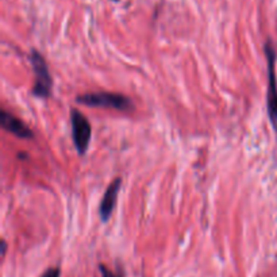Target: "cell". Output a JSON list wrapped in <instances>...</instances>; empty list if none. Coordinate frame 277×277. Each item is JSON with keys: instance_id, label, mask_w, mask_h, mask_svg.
Listing matches in <instances>:
<instances>
[{"instance_id": "1", "label": "cell", "mask_w": 277, "mask_h": 277, "mask_svg": "<svg viewBox=\"0 0 277 277\" xmlns=\"http://www.w3.org/2000/svg\"><path fill=\"white\" fill-rule=\"evenodd\" d=\"M79 104L100 109H113L118 111H129L133 109V103L127 96L115 92H88L76 98Z\"/></svg>"}, {"instance_id": "2", "label": "cell", "mask_w": 277, "mask_h": 277, "mask_svg": "<svg viewBox=\"0 0 277 277\" xmlns=\"http://www.w3.org/2000/svg\"><path fill=\"white\" fill-rule=\"evenodd\" d=\"M30 62L35 76L31 92L35 98L49 99L53 94V79L45 58L38 50L33 49L30 52Z\"/></svg>"}, {"instance_id": "3", "label": "cell", "mask_w": 277, "mask_h": 277, "mask_svg": "<svg viewBox=\"0 0 277 277\" xmlns=\"http://www.w3.org/2000/svg\"><path fill=\"white\" fill-rule=\"evenodd\" d=\"M265 56L268 62V94H266V109L270 124L277 133V79H276V53L272 42L268 41L265 45Z\"/></svg>"}, {"instance_id": "4", "label": "cell", "mask_w": 277, "mask_h": 277, "mask_svg": "<svg viewBox=\"0 0 277 277\" xmlns=\"http://www.w3.org/2000/svg\"><path fill=\"white\" fill-rule=\"evenodd\" d=\"M71 126H72V138L75 143L76 150L79 154H86L90 146L91 137H92V129H91L90 120L86 115L77 109L71 110Z\"/></svg>"}, {"instance_id": "5", "label": "cell", "mask_w": 277, "mask_h": 277, "mask_svg": "<svg viewBox=\"0 0 277 277\" xmlns=\"http://www.w3.org/2000/svg\"><path fill=\"white\" fill-rule=\"evenodd\" d=\"M120 187H122V179L116 177L113 183L110 184L109 188L105 189L104 196L100 202V207H99V217H100L101 222H109L111 215H113Z\"/></svg>"}, {"instance_id": "6", "label": "cell", "mask_w": 277, "mask_h": 277, "mask_svg": "<svg viewBox=\"0 0 277 277\" xmlns=\"http://www.w3.org/2000/svg\"><path fill=\"white\" fill-rule=\"evenodd\" d=\"M0 124L4 130L20 139H31L34 137L33 131L27 127L22 120H19L15 115H12L4 110L0 113Z\"/></svg>"}, {"instance_id": "7", "label": "cell", "mask_w": 277, "mask_h": 277, "mask_svg": "<svg viewBox=\"0 0 277 277\" xmlns=\"http://www.w3.org/2000/svg\"><path fill=\"white\" fill-rule=\"evenodd\" d=\"M99 269H100V273L103 277H120L118 274H115L113 270H110L107 266L104 265H99Z\"/></svg>"}, {"instance_id": "8", "label": "cell", "mask_w": 277, "mask_h": 277, "mask_svg": "<svg viewBox=\"0 0 277 277\" xmlns=\"http://www.w3.org/2000/svg\"><path fill=\"white\" fill-rule=\"evenodd\" d=\"M42 277H60V269L58 268H49Z\"/></svg>"}, {"instance_id": "9", "label": "cell", "mask_w": 277, "mask_h": 277, "mask_svg": "<svg viewBox=\"0 0 277 277\" xmlns=\"http://www.w3.org/2000/svg\"><path fill=\"white\" fill-rule=\"evenodd\" d=\"M6 251H7V242L6 241H2V255L6 254Z\"/></svg>"}]
</instances>
